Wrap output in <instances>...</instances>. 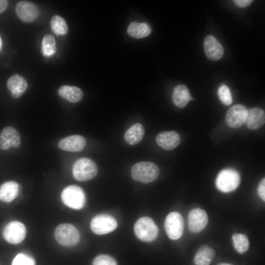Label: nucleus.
<instances>
[{"label":"nucleus","mask_w":265,"mask_h":265,"mask_svg":"<svg viewBox=\"0 0 265 265\" xmlns=\"http://www.w3.org/2000/svg\"><path fill=\"white\" fill-rule=\"evenodd\" d=\"M16 12L23 22L30 23L35 21L39 15V9L33 3L27 1H21L16 6Z\"/></svg>","instance_id":"obj_12"},{"label":"nucleus","mask_w":265,"mask_h":265,"mask_svg":"<svg viewBox=\"0 0 265 265\" xmlns=\"http://www.w3.org/2000/svg\"><path fill=\"white\" fill-rule=\"evenodd\" d=\"M26 231L25 225L18 221L8 223L4 228L2 235L5 240L11 244L21 242L26 236Z\"/></svg>","instance_id":"obj_9"},{"label":"nucleus","mask_w":265,"mask_h":265,"mask_svg":"<svg viewBox=\"0 0 265 265\" xmlns=\"http://www.w3.org/2000/svg\"><path fill=\"white\" fill-rule=\"evenodd\" d=\"M7 87L11 91L12 97L17 99L24 93L27 88V84L22 76L15 74L8 79Z\"/></svg>","instance_id":"obj_17"},{"label":"nucleus","mask_w":265,"mask_h":265,"mask_svg":"<svg viewBox=\"0 0 265 265\" xmlns=\"http://www.w3.org/2000/svg\"><path fill=\"white\" fill-rule=\"evenodd\" d=\"M117 227V223L115 219L107 214L97 215L90 222L92 232L99 235L109 233L115 230Z\"/></svg>","instance_id":"obj_8"},{"label":"nucleus","mask_w":265,"mask_h":265,"mask_svg":"<svg viewBox=\"0 0 265 265\" xmlns=\"http://www.w3.org/2000/svg\"><path fill=\"white\" fill-rule=\"evenodd\" d=\"M187 222L188 229L191 233H200L208 224V214L205 211L200 208H194L188 213Z\"/></svg>","instance_id":"obj_10"},{"label":"nucleus","mask_w":265,"mask_h":265,"mask_svg":"<svg viewBox=\"0 0 265 265\" xmlns=\"http://www.w3.org/2000/svg\"><path fill=\"white\" fill-rule=\"evenodd\" d=\"M93 265H117L116 260L107 255H100L95 258Z\"/></svg>","instance_id":"obj_30"},{"label":"nucleus","mask_w":265,"mask_h":265,"mask_svg":"<svg viewBox=\"0 0 265 265\" xmlns=\"http://www.w3.org/2000/svg\"><path fill=\"white\" fill-rule=\"evenodd\" d=\"M204 48L206 56L212 60L220 59L224 53L222 46L213 35L206 36L204 41Z\"/></svg>","instance_id":"obj_14"},{"label":"nucleus","mask_w":265,"mask_h":265,"mask_svg":"<svg viewBox=\"0 0 265 265\" xmlns=\"http://www.w3.org/2000/svg\"><path fill=\"white\" fill-rule=\"evenodd\" d=\"M235 3L240 7H244L249 5L252 2L251 0H235Z\"/></svg>","instance_id":"obj_32"},{"label":"nucleus","mask_w":265,"mask_h":265,"mask_svg":"<svg viewBox=\"0 0 265 265\" xmlns=\"http://www.w3.org/2000/svg\"><path fill=\"white\" fill-rule=\"evenodd\" d=\"M52 31L57 35H65L68 32V27L65 20L58 15L53 16L50 22Z\"/></svg>","instance_id":"obj_27"},{"label":"nucleus","mask_w":265,"mask_h":265,"mask_svg":"<svg viewBox=\"0 0 265 265\" xmlns=\"http://www.w3.org/2000/svg\"><path fill=\"white\" fill-rule=\"evenodd\" d=\"M240 177L238 172L231 168L221 170L215 179L216 188L224 193H229L235 190L239 186Z\"/></svg>","instance_id":"obj_2"},{"label":"nucleus","mask_w":265,"mask_h":265,"mask_svg":"<svg viewBox=\"0 0 265 265\" xmlns=\"http://www.w3.org/2000/svg\"><path fill=\"white\" fill-rule=\"evenodd\" d=\"M265 122L264 111L259 107H253L247 111L245 124L248 129L252 130L261 128Z\"/></svg>","instance_id":"obj_18"},{"label":"nucleus","mask_w":265,"mask_h":265,"mask_svg":"<svg viewBox=\"0 0 265 265\" xmlns=\"http://www.w3.org/2000/svg\"><path fill=\"white\" fill-rule=\"evenodd\" d=\"M218 95L221 102L229 106L232 103V98L229 87L225 84L221 85L218 90Z\"/></svg>","instance_id":"obj_28"},{"label":"nucleus","mask_w":265,"mask_h":265,"mask_svg":"<svg viewBox=\"0 0 265 265\" xmlns=\"http://www.w3.org/2000/svg\"><path fill=\"white\" fill-rule=\"evenodd\" d=\"M72 172L76 180L85 182L90 180L96 176L98 172V167L92 159L82 158L75 162Z\"/></svg>","instance_id":"obj_3"},{"label":"nucleus","mask_w":265,"mask_h":265,"mask_svg":"<svg viewBox=\"0 0 265 265\" xmlns=\"http://www.w3.org/2000/svg\"><path fill=\"white\" fill-rule=\"evenodd\" d=\"M158 166L150 161H140L134 164L131 169V176L135 181L149 183L156 180L159 175Z\"/></svg>","instance_id":"obj_1"},{"label":"nucleus","mask_w":265,"mask_h":265,"mask_svg":"<svg viewBox=\"0 0 265 265\" xmlns=\"http://www.w3.org/2000/svg\"><path fill=\"white\" fill-rule=\"evenodd\" d=\"M248 110L243 105L237 104L231 107L227 111L225 121L231 128H238L245 122Z\"/></svg>","instance_id":"obj_11"},{"label":"nucleus","mask_w":265,"mask_h":265,"mask_svg":"<svg viewBox=\"0 0 265 265\" xmlns=\"http://www.w3.org/2000/svg\"><path fill=\"white\" fill-rule=\"evenodd\" d=\"M216 265H233L229 264V263H220L217 264Z\"/></svg>","instance_id":"obj_34"},{"label":"nucleus","mask_w":265,"mask_h":265,"mask_svg":"<svg viewBox=\"0 0 265 265\" xmlns=\"http://www.w3.org/2000/svg\"><path fill=\"white\" fill-rule=\"evenodd\" d=\"M145 129L140 123H136L131 126L126 132L124 138L127 143L135 145L138 143L144 137Z\"/></svg>","instance_id":"obj_23"},{"label":"nucleus","mask_w":265,"mask_h":265,"mask_svg":"<svg viewBox=\"0 0 265 265\" xmlns=\"http://www.w3.org/2000/svg\"><path fill=\"white\" fill-rule=\"evenodd\" d=\"M20 144V134L14 127H5L0 132V148L1 150H6L11 147L18 148Z\"/></svg>","instance_id":"obj_13"},{"label":"nucleus","mask_w":265,"mask_h":265,"mask_svg":"<svg viewBox=\"0 0 265 265\" xmlns=\"http://www.w3.org/2000/svg\"><path fill=\"white\" fill-rule=\"evenodd\" d=\"M1 47H2V40L0 36V51L1 49Z\"/></svg>","instance_id":"obj_35"},{"label":"nucleus","mask_w":265,"mask_h":265,"mask_svg":"<svg viewBox=\"0 0 265 265\" xmlns=\"http://www.w3.org/2000/svg\"><path fill=\"white\" fill-rule=\"evenodd\" d=\"M151 32L150 26L145 23L133 22L128 26V34L135 38H142L148 36Z\"/></svg>","instance_id":"obj_24"},{"label":"nucleus","mask_w":265,"mask_h":265,"mask_svg":"<svg viewBox=\"0 0 265 265\" xmlns=\"http://www.w3.org/2000/svg\"><path fill=\"white\" fill-rule=\"evenodd\" d=\"M85 145V138L80 135L67 136L60 140L58 144L61 150L72 152H80L84 148Z\"/></svg>","instance_id":"obj_15"},{"label":"nucleus","mask_w":265,"mask_h":265,"mask_svg":"<svg viewBox=\"0 0 265 265\" xmlns=\"http://www.w3.org/2000/svg\"><path fill=\"white\" fill-rule=\"evenodd\" d=\"M134 232L140 240L150 242L155 240L158 235V228L153 220L149 217L139 218L134 226Z\"/></svg>","instance_id":"obj_5"},{"label":"nucleus","mask_w":265,"mask_h":265,"mask_svg":"<svg viewBox=\"0 0 265 265\" xmlns=\"http://www.w3.org/2000/svg\"><path fill=\"white\" fill-rule=\"evenodd\" d=\"M180 135L175 131H165L159 132L156 136L158 144L166 150H171L180 144Z\"/></svg>","instance_id":"obj_16"},{"label":"nucleus","mask_w":265,"mask_h":265,"mask_svg":"<svg viewBox=\"0 0 265 265\" xmlns=\"http://www.w3.org/2000/svg\"><path fill=\"white\" fill-rule=\"evenodd\" d=\"M164 226L165 232L169 238L172 240L178 239L184 233V218L178 212H170L165 219Z\"/></svg>","instance_id":"obj_7"},{"label":"nucleus","mask_w":265,"mask_h":265,"mask_svg":"<svg viewBox=\"0 0 265 265\" xmlns=\"http://www.w3.org/2000/svg\"><path fill=\"white\" fill-rule=\"evenodd\" d=\"M8 1L5 0H0V13L3 12L6 9Z\"/></svg>","instance_id":"obj_33"},{"label":"nucleus","mask_w":265,"mask_h":265,"mask_svg":"<svg viewBox=\"0 0 265 265\" xmlns=\"http://www.w3.org/2000/svg\"><path fill=\"white\" fill-rule=\"evenodd\" d=\"M192 98L187 87L183 84L176 86L173 91L172 100L174 104L179 107L186 106Z\"/></svg>","instance_id":"obj_20"},{"label":"nucleus","mask_w":265,"mask_h":265,"mask_svg":"<svg viewBox=\"0 0 265 265\" xmlns=\"http://www.w3.org/2000/svg\"><path fill=\"white\" fill-rule=\"evenodd\" d=\"M19 185L14 181H8L0 186V200L6 203L13 201L18 195Z\"/></svg>","instance_id":"obj_22"},{"label":"nucleus","mask_w":265,"mask_h":265,"mask_svg":"<svg viewBox=\"0 0 265 265\" xmlns=\"http://www.w3.org/2000/svg\"><path fill=\"white\" fill-rule=\"evenodd\" d=\"M12 265H35L34 259L23 253L17 254L14 258Z\"/></svg>","instance_id":"obj_29"},{"label":"nucleus","mask_w":265,"mask_h":265,"mask_svg":"<svg viewBox=\"0 0 265 265\" xmlns=\"http://www.w3.org/2000/svg\"><path fill=\"white\" fill-rule=\"evenodd\" d=\"M258 194L261 199L265 201V179H263L258 187Z\"/></svg>","instance_id":"obj_31"},{"label":"nucleus","mask_w":265,"mask_h":265,"mask_svg":"<svg viewBox=\"0 0 265 265\" xmlns=\"http://www.w3.org/2000/svg\"><path fill=\"white\" fill-rule=\"evenodd\" d=\"M61 197L63 203L68 207L75 209H82L85 203V195L80 186L71 185L62 191Z\"/></svg>","instance_id":"obj_6"},{"label":"nucleus","mask_w":265,"mask_h":265,"mask_svg":"<svg viewBox=\"0 0 265 265\" xmlns=\"http://www.w3.org/2000/svg\"><path fill=\"white\" fill-rule=\"evenodd\" d=\"M58 94L61 97L71 103L80 102L83 96L80 88L71 85L61 86L58 90Z\"/></svg>","instance_id":"obj_21"},{"label":"nucleus","mask_w":265,"mask_h":265,"mask_svg":"<svg viewBox=\"0 0 265 265\" xmlns=\"http://www.w3.org/2000/svg\"><path fill=\"white\" fill-rule=\"evenodd\" d=\"M56 51V43L54 37L51 34L45 35L42 40L41 53L46 57L53 55Z\"/></svg>","instance_id":"obj_26"},{"label":"nucleus","mask_w":265,"mask_h":265,"mask_svg":"<svg viewBox=\"0 0 265 265\" xmlns=\"http://www.w3.org/2000/svg\"><path fill=\"white\" fill-rule=\"evenodd\" d=\"M215 257L214 250L208 245L201 246L197 250L194 258L195 265H210Z\"/></svg>","instance_id":"obj_19"},{"label":"nucleus","mask_w":265,"mask_h":265,"mask_svg":"<svg viewBox=\"0 0 265 265\" xmlns=\"http://www.w3.org/2000/svg\"><path fill=\"white\" fill-rule=\"evenodd\" d=\"M233 245L236 251L240 254L245 253L249 248L247 236L242 233H234L232 237Z\"/></svg>","instance_id":"obj_25"},{"label":"nucleus","mask_w":265,"mask_h":265,"mask_svg":"<svg viewBox=\"0 0 265 265\" xmlns=\"http://www.w3.org/2000/svg\"><path fill=\"white\" fill-rule=\"evenodd\" d=\"M54 237L60 245L71 247L76 245L80 239V235L78 229L73 225L63 223L55 229Z\"/></svg>","instance_id":"obj_4"}]
</instances>
